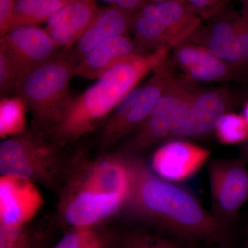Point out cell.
I'll use <instances>...</instances> for the list:
<instances>
[{"instance_id": "cell-1", "label": "cell", "mask_w": 248, "mask_h": 248, "mask_svg": "<svg viewBox=\"0 0 248 248\" xmlns=\"http://www.w3.org/2000/svg\"><path fill=\"white\" fill-rule=\"evenodd\" d=\"M122 155L128 173L122 209L125 215L192 246L231 244L232 228L207 211L195 197L160 177L140 156Z\"/></svg>"}, {"instance_id": "cell-2", "label": "cell", "mask_w": 248, "mask_h": 248, "mask_svg": "<svg viewBox=\"0 0 248 248\" xmlns=\"http://www.w3.org/2000/svg\"><path fill=\"white\" fill-rule=\"evenodd\" d=\"M169 51L164 46L117 62L91 87L73 98L61 122L47 135L50 140L62 146L105 124L119 103L167 60Z\"/></svg>"}, {"instance_id": "cell-3", "label": "cell", "mask_w": 248, "mask_h": 248, "mask_svg": "<svg viewBox=\"0 0 248 248\" xmlns=\"http://www.w3.org/2000/svg\"><path fill=\"white\" fill-rule=\"evenodd\" d=\"M77 64L64 50L19 80L14 96L25 102L35 131L47 135L61 122L73 99L69 86Z\"/></svg>"}, {"instance_id": "cell-4", "label": "cell", "mask_w": 248, "mask_h": 248, "mask_svg": "<svg viewBox=\"0 0 248 248\" xmlns=\"http://www.w3.org/2000/svg\"><path fill=\"white\" fill-rule=\"evenodd\" d=\"M44 136L27 130L1 142V176L40 183L50 188L56 187L64 170L61 146Z\"/></svg>"}, {"instance_id": "cell-5", "label": "cell", "mask_w": 248, "mask_h": 248, "mask_svg": "<svg viewBox=\"0 0 248 248\" xmlns=\"http://www.w3.org/2000/svg\"><path fill=\"white\" fill-rule=\"evenodd\" d=\"M197 90L194 81L187 77H176L146 120L124 142L119 153L139 156L142 152L169 138L171 129Z\"/></svg>"}, {"instance_id": "cell-6", "label": "cell", "mask_w": 248, "mask_h": 248, "mask_svg": "<svg viewBox=\"0 0 248 248\" xmlns=\"http://www.w3.org/2000/svg\"><path fill=\"white\" fill-rule=\"evenodd\" d=\"M213 215L233 228L248 200V170L244 159H215L208 165Z\"/></svg>"}, {"instance_id": "cell-7", "label": "cell", "mask_w": 248, "mask_h": 248, "mask_svg": "<svg viewBox=\"0 0 248 248\" xmlns=\"http://www.w3.org/2000/svg\"><path fill=\"white\" fill-rule=\"evenodd\" d=\"M59 49L45 29L39 27L12 28L0 39V50L16 67L19 81L55 58Z\"/></svg>"}, {"instance_id": "cell-8", "label": "cell", "mask_w": 248, "mask_h": 248, "mask_svg": "<svg viewBox=\"0 0 248 248\" xmlns=\"http://www.w3.org/2000/svg\"><path fill=\"white\" fill-rule=\"evenodd\" d=\"M231 104L226 90L200 91L191 96L172 129L169 138H200L215 130Z\"/></svg>"}, {"instance_id": "cell-9", "label": "cell", "mask_w": 248, "mask_h": 248, "mask_svg": "<svg viewBox=\"0 0 248 248\" xmlns=\"http://www.w3.org/2000/svg\"><path fill=\"white\" fill-rule=\"evenodd\" d=\"M124 202L123 197L116 194L68 186L60 212L62 219L71 229L93 228L122 210Z\"/></svg>"}, {"instance_id": "cell-10", "label": "cell", "mask_w": 248, "mask_h": 248, "mask_svg": "<svg viewBox=\"0 0 248 248\" xmlns=\"http://www.w3.org/2000/svg\"><path fill=\"white\" fill-rule=\"evenodd\" d=\"M175 78L174 65L168 58L143 84L136 102L122 122L109 133L101 135V149L108 151L138 128L149 115L155 104Z\"/></svg>"}, {"instance_id": "cell-11", "label": "cell", "mask_w": 248, "mask_h": 248, "mask_svg": "<svg viewBox=\"0 0 248 248\" xmlns=\"http://www.w3.org/2000/svg\"><path fill=\"white\" fill-rule=\"evenodd\" d=\"M210 156V152L203 147L187 141H170L155 152L151 169L169 182H182L198 172Z\"/></svg>"}, {"instance_id": "cell-12", "label": "cell", "mask_w": 248, "mask_h": 248, "mask_svg": "<svg viewBox=\"0 0 248 248\" xmlns=\"http://www.w3.org/2000/svg\"><path fill=\"white\" fill-rule=\"evenodd\" d=\"M128 173L123 155H108L84 165L73 174L68 186L122 196L128 190ZM125 203V202H124Z\"/></svg>"}, {"instance_id": "cell-13", "label": "cell", "mask_w": 248, "mask_h": 248, "mask_svg": "<svg viewBox=\"0 0 248 248\" xmlns=\"http://www.w3.org/2000/svg\"><path fill=\"white\" fill-rule=\"evenodd\" d=\"M42 205V195L33 182L1 176L0 226L26 225Z\"/></svg>"}, {"instance_id": "cell-14", "label": "cell", "mask_w": 248, "mask_h": 248, "mask_svg": "<svg viewBox=\"0 0 248 248\" xmlns=\"http://www.w3.org/2000/svg\"><path fill=\"white\" fill-rule=\"evenodd\" d=\"M99 10L94 0L71 1L50 17L44 29L58 48L70 50L81 38Z\"/></svg>"}, {"instance_id": "cell-15", "label": "cell", "mask_w": 248, "mask_h": 248, "mask_svg": "<svg viewBox=\"0 0 248 248\" xmlns=\"http://www.w3.org/2000/svg\"><path fill=\"white\" fill-rule=\"evenodd\" d=\"M138 12L159 23L167 34L169 48L185 43L198 30L202 22L185 0L149 3Z\"/></svg>"}, {"instance_id": "cell-16", "label": "cell", "mask_w": 248, "mask_h": 248, "mask_svg": "<svg viewBox=\"0 0 248 248\" xmlns=\"http://www.w3.org/2000/svg\"><path fill=\"white\" fill-rule=\"evenodd\" d=\"M133 14L115 5L99 10L89 27L70 51L78 63L85 55L104 41L127 35L132 30Z\"/></svg>"}, {"instance_id": "cell-17", "label": "cell", "mask_w": 248, "mask_h": 248, "mask_svg": "<svg viewBox=\"0 0 248 248\" xmlns=\"http://www.w3.org/2000/svg\"><path fill=\"white\" fill-rule=\"evenodd\" d=\"M176 63L194 82H212L229 79L233 68L213 55L204 46L183 44L174 53Z\"/></svg>"}, {"instance_id": "cell-18", "label": "cell", "mask_w": 248, "mask_h": 248, "mask_svg": "<svg viewBox=\"0 0 248 248\" xmlns=\"http://www.w3.org/2000/svg\"><path fill=\"white\" fill-rule=\"evenodd\" d=\"M137 53H143L128 35L112 37L96 46L78 62L75 76L87 79H99L122 59Z\"/></svg>"}, {"instance_id": "cell-19", "label": "cell", "mask_w": 248, "mask_h": 248, "mask_svg": "<svg viewBox=\"0 0 248 248\" xmlns=\"http://www.w3.org/2000/svg\"><path fill=\"white\" fill-rule=\"evenodd\" d=\"M69 2L65 0H16L10 29L39 27Z\"/></svg>"}, {"instance_id": "cell-20", "label": "cell", "mask_w": 248, "mask_h": 248, "mask_svg": "<svg viewBox=\"0 0 248 248\" xmlns=\"http://www.w3.org/2000/svg\"><path fill=\"white\" fill-rule=\"evenodd\" d=\"M115 244L114 248H195V246L144 228L124 232L117 237Z\"/></svg>"}, {"instance_id": "cell-21", "label": "cell", "mask_w": 248, "mask_h": 248, "mask_svg": "<svg viewBox=\"0 0 248 248\" xmlns=\"http://www.w3.org/2000/svg\"><path fill=\"white\" fill-rule=\"evenodd\" d=\"M25 102L17 96L1 98L0 102V137L11 138L27 131Z\"/></svg>"}, {"instance_id": "cell-22", "label": "cell", "mask_w": 248, "mask_h": 248, "mask_svg": "<svg viewBox=\"0 0 248 248\" xmlns=\"http://www.w3.org/2000/svg\"><path fill=\"white\" fill-rule=\"evenodd\" d=\"M218 141L234 145L248 141V123L244 116L227 112L217 122L215 128Z\"/></svg>"}, {"instance_id": "cell-23", "label": "cell", "mask_w": 248, "mask_h": 248, "mask_svg": "<svg viewBox=\"0 0 248 248\" xmlns=\"http://www.w3.org/2000/svg\"><path fill=\"white\" fill-rule=\"evenodd\" d=\"M19 81L17 69L10 59L0 50V95L1 98L15 95Z\"/></svg>"}, {"instance_id": "cell-24", "label": "cell", "mask_w": 248, "mask_h": 248, "mask_svg": "<svg viewBox=\"0 0 248 248\" xmlns=\"http://www.w3.org/2000/svg\"><path fill=\"white\" fill-rule=\"evenodd\" d=\"M234 44L241 65L248 63V4H243L241 14L235 22Z\"/></svg>"}, {"instance_id": "cell-25", "label": "cell", "mask_w": 248, "mask_h": 248, "mask_svg": "<svg viewBox=\"0 0 248 248\" xmlns=\"http://www.w3.org/2000/svg\"><path fill=\"white\" fill-rule=\"evenodd\" d=\"M191 9L205 20L220 14L226 7L228 0H185Z\"/></svg>"}, {"instance_id": "cell-26", "label": "cell", "mask_w": 248, "mask_h": 248, "mask_svg": "<svg viewBox=\"0 0 248 248\" xmlns=\"http://www.w3.org/2000/svg\"><path fill=\"white\" fill-rule=\"evenodd\" d=\"M27 224L23 226H0V248H13L31 234Z\"/></svg>"}, {"instance_id": "cell-27", "label": "cell", "mask_w": 248, "mask_h": 248, "mask_svg": "<svg viewBox=\"0 0 248 248\" xmlns=\"http://www.w3.org/2000/svg\"><path fill=\"white\" fill-rule=\"evenodd\" d=\"M88 228H73L60 239L53 248H82Z\"/></svg>"}, {"instance_id": "cell-28", "label": "cell", "mask_w": 248, "mask_h": 248, "mask_svg": "<svg viewBox=\"0 0 248 248\" xmlns=\"http://www.w3.org/2000/svg\"><path fill=\"white\" fill-rule=\"evenodd\" d=\"M16 0H0V37H3L10 29L11 16Z\"/></svg>"}, {"instance_id": "cell-29", "label": "cell", "mask_w": 248, "mask_h": 248, "mask_svg": "<svg viewBox=\"0 0 248 248\" xmlns=\"http://www.w3.org/2000/svg\"><path fill=\"white\" fill-rule=\"evenodd\" d=\"M45 237L42 233L31 232L25 239L13 248H44Z\"/></svg>"}, {"instance_id": "cell-30", "label": "cell", "mask_w": 248, "mask_h": 248, "mask_svg": "<svg viewBox=\"0 0 248 248\" xmlns=\"http://www.w3.org/2000/svg\"><path fill=\"white\" fill-rule=\"evenodd\" d=\"M82 248H104L102 240L93 228H88Z\"/></svg>"}, {"instance_id": "cell-31", "label": "cell", "mask_w": 248, "mask_h": 248, "mask_svg": "<svg viewBox=\"0 0 248 248\" xmlns=\"http://www.w3.org/2000/svg\"><path fill=\"white\" fill-rule=\"evenodd\" d=\"M205 248H231L230 244H215L209 245L208 247Z\"/></svg>"}, {"instance_id": "cell-32", "label": "cell", "mask_w": 248, "mask_h": 248, "mask_svg": "<svg viewBox=\"0 0 248 248\" xmlns=\"http://www.w3.org/2000/svg\"><path fill=\"white\" fill-rule=\"evenodd\" d=\"M243 116H244V118L246 119V120L247 121L248 123V101L246 102V104H245Z\"/></svg>"}, {"instance_id": "cell-33", "label": "cell", "mask_w": 248, "mask_h": 248, "mask_svg": "<svg viewBox=\"0 0 248 248\" xmlns=\"http://www.w3.org/2000/svg\"><path fill=\"white\" fill-rule=\"evenodd\" d=\"M244 159L245 161H246V160L248 159V141H246V146H245L244 148Z\"/></svg>"}, {"instance_id": "cell-34", "label": "cell", "mask_w": 248, "mask_h": 248, "mask_svg": "<svg viewBox=\"0 0 248 248\" xmlns=\"http://www.w3.org/2000/svg\"><path fill=\"white\" fill-rule=\"evenodd\" d=\"M148 1H149V3L155 4V3L164 2V1H170V0H148Z\"/></svg>"}, {"instance_id": "cell-35", "label": "cell", "mask_w": 248, "mask_h": 248, "mask_svg": "<svg viewBox=\"0 0 248 248\" xmlns=\"http://www.w3.org/2000/svg\"><path fill=\"white\" fill-rule=\"evenodd\" d=\"M246 248H248V228L247 231V234H246Z\"/></svg>"}, {"instance_id": "cell-36", "label": "cell", "mask_w": 248, "mask_h": 248, "mask_svg": "<svg viewBox=\"0 0 248 248\" xmlns=\"http://www.w3.org/2000/svg\"><path fill=\"white\" fill-rule=\"evenodd\" d=\"M243 4H248V0H241Z\"/></svg>"}, {"instance_id": "cell-37", "label": "cell", "mask_w": 248, "mask_h": 248, "mask_svg": "<svg viewBox=\"0 0 248 248\" xmlns=\"http://www.w3.org/2000/svg\"><path fill=\"white\" fill-rule=\"evenodd\" d=\"M65 1H77V0H65Z\"/></svg>"}]
</instances>
